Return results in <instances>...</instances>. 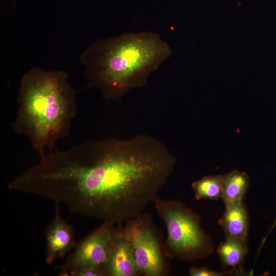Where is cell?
<instances>
[{"label": "cell", "instance_id": "8992f818", "mask_svg": "<svg viewBox=\"0 0 276 276\" xmlns=\"http://www.w3.org/2000/svg\"><path fill=\"white\" fill-rule=\"evenodd\" d=\"M121 226L103 222L82 239L64 263L56 266L60 271L59 275L67 276L70 271L81 267L102 268L113 249Z\"/></svg>", "mask_w": 276, "mask_h": 276}, {"label": "cell", "instance_id": "7c38bea8", "mask_svg": "<svg viewBox=\"0 0 276 276\" xmlns=\"http://www.w3.org/2000/svg\"><path fill=\"white\" fill-rule=\"evenodd\" d=\"M191 187L197 200H218L222 196V175L204 176L194 181Z\"/></svg>", "mask_w": 276, "mask_h": 276}, {"label": "cell", "instance_id": "8fae6325", "mask_svg": "<svg viewBox=\"0 0 276 276\" xmlns=\"http://www.w3.org/2000/svg\"><path fill=\"white\" fill-rule=\"evenodd\" d=\"M249 178L245 173L236 170L222 175V199L224 204L242 201L249 187Z\"/></svg>", "mask_w": 276, "mask_h": 276}, {"label": "cell", "instance_id": "6da1fadb", "mask_svg": "<svg viewBox=\"0 0 276 276\" xmlns=\"http://www.w3.org/2000/svg\"><path fill=\"white\" fill-rule=\"evenodd\" d=\"M176 159L153 136L88 141L75 181L88 217L121 226L153 202L174 170Z\"/></svg>", "mask_w": 276, "mask_h": 276}, {"label": "cell", "instance_id": "ba28073f", "mask_svg": "<svg viewBox=\"0 0 276 276\" xmlns=\"http://www.w3.org/2000/svg\"><path fill=\"white\" fill-rule=\"evenodd\" d=\"M102 268L104 276H135L139 274L131 247L120 233L110 257Z\"/></svg>", "mask_w": 276, "mask_h": 276}, {"label": "cell", "instance_id": "9a60e30c", "mask_svg": "<svg viewBox=\"0 0 276 276\" xmlns=\"http://www.w3.org/2000/svg\"><path fill=\"white\" fill-rule=\"evenodd\" d=\"M276 226V218L273 222V223L272 224L271 226L270 227V228L269 229L267 233L266 234V235L265 236V237H264L263 239L262 240V241H261V245H260V247L259 248V251L261 250V248H262V247L263 246L264 243H265V241H266L268 236L269 235V234H270V233L272 231V230Z\"/></svg>", "mask_w": 276, "mask_h": 276}, {"label": "cell", "instance_id": "5bb4252c", "mask_svg": "<svg viewBox=\"0 0 276 276\" xmlns=\"http://www.w3.org/2000/svg\"><path fill=\"white\" fill-rule=\"evenodd\" d=\"M68 275L104 276L102 268L98 267H81L70 271Z\"/></svg>", "mask_w": 276, "mask_h": 276}, {"label": "cell", "instance_id": "9c48e42d", "mask_svg": "<svg viewBox=\"0 0 276 276\" xmlns=\"http://www.w3.org/2000/svg\"><path fill=\"white\" fill-rule=\"evenodd\" d=\"M225 209L218 223L225 238L248 240L249 219L243 200L225 205Z\"/></svg>", "mask_w": 276, "mask_h": 276}, {"label": "cell", "instance_id": "52a82bcc", "mask_svg": "<svg viewBox=\"0 0 276 276\" xmlns=\"http://www.w3.org/2000/svg\"><path fill=\"white\" fill-rule=\"evenodd\" d=\"M45 235V262L48 264L62 258L74 249L76 245L73 226L61 217L58 210L55 218L47 226Z\"/></svg>", "mask_w": 276, "mask_h": 276}, {"label": "cell", "instance_id": "30bf717a", "mask_svg": "<svg viewBox=\"0 0 276 276\" xmlns=\"http://www.w3.org/2000/svg\"><path fill=\"white\" fill-rule=\"evenodd\" d=\"M247 241L239 238H225V240L220 243L217 249L223 266L234 270L237 275L246 274L242 264L249 252Z\"/></svg>", "mask_w": 276, "mask_h": 276}, {"label": "cell", "instance_id": "4fadbf2b", "mask_svg": "<svg viewBox=\"0 0 276 276\" xmlns=\"http://www.w3.org/2000/svg\"><path fill=\"white\" fill-rule=\"evenodd\" d=\"M189 274L191 276H226L236 274L232 269L222 272H218L212 270L206 267H192L189 270Z\"/></svg>", "mask_w": 276, "mask_h": 276}, {"label": "cell", "instance_id": "5b68a950", "mask_svg": "<svg viewBox=\"0 0 276 276\" xmlns=\"http://www.w3.org/2000/svg\"><path fill=\"white\" fill-rule=\"evenodd\" d=\"M120 234L129 242L139 274L165 276L169 272L162 234L150 215L143 213L125 222Z\"/></svg>", "mask_w": 276, "mask_h": 276}, {"label": "cell", "instance_id": "277c9868", "mask_svg": "<svg viewBox=\"0 0 276 276\" xmlns=\"http://www.w3.org/2000/svg\"><path fill=\"white\" fill-rule=\"evenodd\" d=\"M153 202L167 229L164 248L169 261L194 262L213 252L214 242L203 229L198 214L178 200L157 195Z\"/></svg>", "mask_w": 276, "mask_h": 276}, {"label": "cell", "instance_id": "3957f363", "mask_svg": "<svg viewBox=\"0 0 276 276\" xmlns=\"http://www.w3.org/2000/svg\"><path fill=\"white\" fill-rule=\"evenodd\" d=\"M64 71L34 67L21 77L17 112L11 125L27 136L40 156L52 152L60 139L70 134L76 114V91Z\"/></svg>", "mask_w": 276, "mask_h": 276}, {"label": "cell", "instance_id": "7a4b0ae2", "mask_svg": "<svg viewBox=\"0 0 276 276\" xmlns=\"http://www.w3.org/2000/svg\"><path fill=\"white\" fill-rule=\"evenodd\" d=\"M171 52L157 34L127 33L93 43L80 59L88 86L99 89L106 100L118 101L130 90L145 85Z\"/></svg>", "mask_w": 276, "mask_h": 276}]
</instances>
